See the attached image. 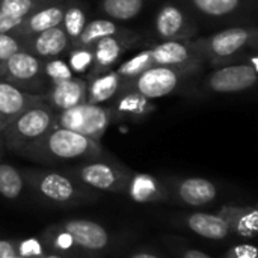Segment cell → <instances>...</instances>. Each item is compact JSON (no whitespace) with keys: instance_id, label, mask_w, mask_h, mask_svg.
I'll return each mask as SVG.
<instances>
[{"instance_id":"obj_1","label":"cell","mask_w":258,"mask_h":258,"mask_svg":"<svg viewBox=\"0 0 258 258\" xmlns=\"http://www.w3.org/2000/svg\"><path fill=\"white\" fill-rule=\"evenodd\" d=\"M21 157L44 165L82 163L104 156L101 142L76 132L53 127L42 138L18 153Z\"/></svg>"},{"instance_id":"obj_2","label":"cell","mask_w":258,"mask_h":258,"mask_svg":"<svg viewBox=\"0 0 258 258\" xmlns=\"http://www.w3.org/2000/svg\"><path fill=\"white\" fill-rule=\"evenodd\" d=\"M255 27H228L203 38H192L194 48L215 68L230 65L249 44L255 45Z\"/></svg>"},{"instance_id":"obj_3","label":"cell","mask_w":258,"mask_h":258,"mask_svg":"<svg viewBox=\"0 0 258 258\" xmlns=\"http://www.w3.org/2000/svg\"><path fill=\"white\" fill-rule=\"evenodd\" d=\"M65 174L86 187L110 194H124L133 171H130L127 166L116 162L115 159L101 156L70 166Z\"/></svg>"},{"instance_id":"obj_4","label":"cell","mask_w":258,"mask_h":258,"mask_svg":"<svg viewBox=\"0 0 258 258\" xmlns=\"http://www.w3.org/2000/svg\"><path fill=\"white\" fill-rule=\"evenodd\" d=\"M56 116L57 113L53 112L45 103L27 109L3 128L0 133L3 145L18 154L27 145L33 144L56 127Z\"/></svg>"},{"instance_id":"obj_5","label":"cell","mask_w":258,"mask_h":258,"mask_svg":"<svg viewBox=\"0 0 258 258\" xmlns=\"http://www.w3.org/2000/svg\"><path fill=\"white\" fill-rule=\"evenodd\" d=\"M23 177L42 198L53 204L68 206L94 198L89 187L83 186L65 172L24 171Z\"/></svg>"},{"instance_id":"obj_6","label":"cell","mask_w":258,"mask_h":258,"mask_svg":"<svg viewBox=\"0 0 258 258\" xmlns=\"http://www.w3.org/2000/svg\"><path fill=\"white\" fill-rule=\"evenodd\" d=\"M112 119L113 112L110 107L103 104L82 103L59 112L56 116V127L67 128L101 142V138L107 132Z\"/></svg>"},{"instance_id":"obj_7","label":"cell","mask_w":258,"mask_h":258,"mask_svg":"<svg viewBox=\"0 0 258 258\" xmlns=\"http://www.w3.org/2000/svg\"><path fill=\"white\" fill-rule=\"evenodd\" d=\"M195 71L180 67H159L154 65L132 80L122 82L119 91H133L147 100H157L172 94L183 79Z\"/></svg>"},{"instance_id":"obj_8","label":"cell","mask_w":258,"mask_h":258,"mask_svg":"<svg viewBox=\"0 0 258 258\" xmlns=\"http://www.w3.org/2000/svg\"><path fill=\"white\" fill-rule=\"evenodd\" d=\"M3 80L12 83L14 86L26 92L41 97L50 86L48 80L44 76L42 59L23 48L8 59Z\"/></svg>"},{"instance_id":"obj_9","label":"cell","mask_w":258,"mask_h":258,"mask_svg":"<svg viewBox=\"0 0 258 258\" xmlns=\"http://www.w3.org/2000/svg\"><path fill=\"white\" fill-rule=\"evenodd\" d=\"M258 70L246 63L218 67L206 77V88L215 94L243 92L257 85Z\"/></svg>"},{"instance_id":"obj_10","label":"cell","mask_w":258,"mask_h":258,"mask_svg":"<svg viewBox=\"0 0 258 258\" xmlns=\"http://www.w3.org/2000/svg\"><path fill=\"white\" fill-rule=\"evenodd\" d=\"M138 35L130 32V30H122L118 35H110L104 36L100 41H97L92 45V53H94V62L86 74L88 79L98 76L107 70H112L121 56L132 48V45L138 41Z\"/></svg>"},{"instance_id":"obj_11","label":"cell","mask_w":258,"mask_h":258,"mask_svg":"<svg viewBox=\"0 0 258 258\" xmlns=\"http://www.w3.org/2000/svg\"><path fill=\"white\" fill-rule=\"evenodd\" d=\"M153 65L159 67H180L192 71H198L203 63V57L194 48L189 41H160L150 47Z\"/></svg>"},{"instance_id":"obj_12","label":"cell","mask_w":258,"mask_h":258,"mask_svg":"<svg viewBox=\"0 0 258 258\" xmlns=\"http://www.w3.org/2000/svg\"><path fill=\"white\" fill-rule=\"evenodd\" d=\"M154 30L162 41H189L197 33L195 24L174 3H165L159 8L154 18Z\"/></svg>"},{"instance_id":"obj_13","label":"cell","mask_w":258,"mask_h":258,"mask_svg":"<svg viewBox=\"0 0 258 258\" xmlns=\"http://www.w3.org/2000/svg\"><path fill=\"white\" fill-rule=\"evenodd\" d=\"M57 227L65 231L74 243L86 252H101L109 246L110 236L106 228L94 221L88 219H68Z\"/></svg>"},{"instance_id":"obj_14","label":"cell","mask_w":258,"mask_h":258,"mask_svg":"<svg viewBox=\"0 0 258 258\" xmlns=\"http://www.w3.org/2000/svg\"><path fill=\"white\" fill-rule=\"evenodd\" d=\"M44 104L41 95L26 92L12 83L0 79V125L2 132L9 125L18 115L26 112L30 107Z\"/></svg>"},{"instance_id":"obj_15","label":"cell","mask_w":258,"mask_h":258,"mask_svg":"<svg viewBox=\"0 0 258 258\" xmlns=\"http://www.w3.org/2000/svg\"><path fill=\"white\" fill-rule=\"evenodd\" d=\"M23 50L41 57V59H50V57H60L67 54V51L71 48V42L62 29V26H56L51 29H47L44 32L20 38Z\"/></svg>"},{"instance_id":"obj_16","label":"cell","mask_w":258,"mask_h":258,"mask_svg":"<svg viewBox=\"0 0 258 258\" xmlns=\"http://www.w3.org/2000/svg\"><path fill=\"white\" fill-rule=\"evenodd\" d=\"M42 100L56 113L86 103V80L74 76L68 80L51 83Z\"/></svg>"},{"instance_id":"obj_17","label":"cell","mask_w":258,"mask_h":258,"mask_svg":"<svg viewBox=\"0 0 258 258\" xmlns=\"http://www.w3.org/2000/svg\"><path fill=\"white\" fill-rule=\"evenodd\" d=\"M171 192L175 195V198H178L181 204L190 207H203L216 201L218 198L216 184L210 180L198 178V177L178 180L172 186V189H169V194Z\"/></svg>"},{"instance_id":"obj_18","label":"cell","mask_w":258,"mask_h":258,"mask_svg":"<svg viewBox=\"0 0 258 258\" xmlns=\"http://www.w3.org/2000/svg\"><path fill=\"white\" fill-rule=\"evenodd\" d=\"M136 203H165L171 194L166 184L150 174L133 172L128 178L125 192Z\"/></svg>"},{"instance_id":"obj_19","label":"cell","mask_w":258,"mask_h":258,"mask_svg":"<svg viewBox=\"0 0 258 258\" xmlns=\"http://www.w3.org/2000/svg\"><path fill=\"white\" fill-rule=\"evenodd\" d=\"M63 11H65L63 5H42L23 18L20 27L15 30L14 35H17L18 38H24L60 26L63 18Z\"/></svg>"},{"instance_id":"obj_20","label":"cell","mask_w":258,"mask_h":258,"mask_svg":"<svg viewBox=\"0 0 258 258\" xmlns=\"http://www.w3.org/2000/svg\"><path fill=\"white\" fill-rule=\"evenodd\" d=\"M186 227L195 233L197 236H201L204 239L210 240H224L231 234V228L227 219H224L219 213H192L186 219Z\"/></svg>"},{"instance_id":"obj_21","label":"cell","mask_w":258,"mask_h":258,"mask_svg":"<svg viewBox=\"0 0 258 258\" xmlns=\"http://www.w3.org/2000/svg\"><path fill=\"white\" fill-rule=\"evenodd\" d=\"M85 80H86V103L91 104H103L104 101L116 97L122 85L121 77L113 68Z\"/></svg>"},{"instance_id":"obj_22","label":"cell","mask_w":258,"mask_h":258,"mask_svg":"<svg viewBox=\"0 0 258 258\" xmlns=\"http://www.w3.org/2000/svg\"><path fill=\"white\" fill-rule=\"evenodd\" d=\"M219 215L228 221L231 233L243 239H254L258 230V210L255 207L225 206Z\"/></svg>"},{"instance_id":"obj_23","label":"cell","mask_w":258,"mask_h":258,"mask_svg":"<svg viewBox=\"0 0 258 258\" xmlns=\"http://www.w3.org/2000/svg\"><path fill=\"white\" fill-rule=\"evenodd\" d=\"M42 245L50 248L51 252H56L65 258H86V255L89 254L82 248H79L74 243V240L57 225L45 230L42 237Z\"/></svg>"},{"instance_id":"obj_24","label":"cell","mask_w":258,"mask_h":258,"mask_svg":"<svg viewBox=\"0 0 258 258\" xmlns=\"http://www.w3.org/2000/svg\"><path fill=\"white\" fill-rule=\"evenodd\" d=\"M124 29H121L118 26L116 21L109 20V18H95L86 23L83 32L80 33L79 39L76 41V44L73 47H86V48H92V45L100 41L104 36H110V35H118L121 33Z\"/></svg>"},{"instance_id":"obj_25","label":"cell","mask_w":258,"mask_h":258,"mask_svg":"<svg viewBox=\"0 0 258 258\" xmlns=\"http://www.w3.org/2000/svg\"><path fill=\"white\" fill-rule=\"evenodd\" d=\"M145 6V0H101L100 11L113 21H128L136 18Z\"/></svg>"},{"instance_id":"obj_26","label":"cell","mask_w":258,"mask_h":258,"mask_svg":"<svg viewBox=\"0 0 258 258\" xmlns=\"http://www.w3.org/2000/svg\"><path fill=\"white\" fill-rule=\"evenodd\" d=\"M194 9L207 18H227L239 12L243 0H189Z\"/></svg>"},{"instance_id":"obj_27","label":"cell","mask_w":258,"mask_h":258,"mask_svg":"<svg viewBox=\"0 0 258 258\" xmlns=\"http://www.w3.org/2000/svg\"><path fill=\"white\" fill-rule=\"evenodd\" d=\"M24 177L20 169L9 163H0V197L17 200L24 190Z\"/></svg>"},{"instance_id":"obj_28","label":"cell","mask_w":258,"mask_h":258,"mask_svg":"<svg viewBox=\"0 0 258 258\" xmlns=\"http://www.w3.org/2000/svg\"><path fill=\"white\" fill-rule=\"evenodd\" d=\"M116 101H115V110L121 115H132L135 118L144 115L148 112V103L150 100L144 98L142 95L133 92V91H119L116 94Z\"/></svg>"},{"instance_id":"obj_29","label":"cell","mask_w":258,"mask_h":258,"mask_svg":"<svg viewBox=\"0 0 258 258\" xmlns=\"http://www.w3.org/2000/svg\"><path fill=\"white\" fill-rule=\"evenodd\" d=\"M86 23H88V20H86V14H85L83 8H80L79 5L65 6L63 18H62L60 26L65 30V33H67V36H68V39L71 42V47L79 39V36L83 32Z\"/></svg>"},{"instance_id":"obj_30","label":"cell","mask_w":258,"mask_h":258,"mask_svg":"<svg viewBox=\"0 0 258 258\" xmlns=\"http://www.w3.org/2000/svg\"><path fill=\"white\" fill-rule=\"evenodd\" d=\"M154 67L153 65V59H151V53L150 48H144L139 53H136L133 57L124 60L115 71L118 73V76L121 77L122 82L132 80L136 76H139L141 73H144L145 70Z\"/></svg>"},{"instance_id":"obj_31","label":"cell","mask_w":258,"mask_h":258,"mask_svg":"<svg viewBox=\"0 0 258 258\" xmlns=\"http://www.w3.org/2000/svg\"><path fill=\"white\" fill-rule=\"evenodd\" d=\"M67 62L68 67L71 70V73L74 76H80V74H88L92 62H94V53L92 48H86V47H71L67 51Z\"/></svg>"},{"instance_id":"obj_32","label":"cell","mask_w":258,"mask_h":258,"mask_svg":"<svg viewBox=\"0 0 258 258\" xmlns=\"http://www.w3.org/2000/svg\"><path fill=\"white\" fill-rule=\"evenodd\" d=\"M42 68H44V76L48 80V83H56L62 80H68L74 77L71 73L68 62L65 57H50V59H42Z\"/></svg>"},{"instance_id":"obj_33","label":"cell","mask_w":258,"mask_h":258,"mask_svg":"<svg viewBox=\"0 0 258 258\" xmlns=\"http://www.w3.org/2000/svg\"><path fill=\"white\" fill-rule=\"evenodd\" d=\"M45 3L47 0H2L0 11L15 18H24Z\"/></svg>"},{"instance_id":"obj_34","label":"cell","mask_w":258,"mask_h":258,"mask_svg":"<svg viewBox=\"0 0 258 258\" xmlns=\"http://www.w3.org/2000/svg\"><path fill=\"white\" fill-rule=\"evenodd\" d=\"M21 39L14 33H0V79L5 76V67L8 59L21 50Z\"/></svg>"},{"instance_id":"obj_35","label":"cell","mask_w":258,"mask_h":258,"mask_svg":"<svg viewBox=\"0 0 258 258\" xmlns=\"http://www.w3.org/2000/svg\"><path fill=\"white\" fill-rule=\"evenodd\" d=\"M222 258H258L257 248L254 245H237L227 251Z\"/></svg>"},{"instance_id":"obj_36","label":"cell","mask_w":258,"mask_h":258,"mask_svg":"<svg viewBox=\"0 0 258 258\" xmlns=\"http://www.w3.org/2000/svg\"><path fill=\"white\" fill-rule=\"evenodd\" d=\"M0 258H30L23 255L18 248L15 240H3L0 239Z\"/></svg>"},{"instance_id":"obj_37","label":"cell","mask_w":258,"mask_h":258,"mask_svg":"<svg viewBox=\"0 0 258 258\" xmlns=\"http://www.w3.org/2000/svg\"><path fill=\"white\" fill-rule=\"evenodd\" d=\"M21 21L23 18H15L0 11V33H15Z\"/></svg>"},{"instance_id":"obj_38","label":"cell","mask_w":258,"mask_h":258,"mask_svg":"<svg viewBox=\"0 0 258 258\" xmlns=\"http://www.w3.org/2000/svg\"><path fill=\"white\" fill-rule=\"evenodd\" d=\"M181 258H213L210 255H207L206 252L203 251H198V249H186L181 252Z\"/></svg>"},{"instance_id":"obj_39","label":"cell","mask_w":258,"mask_h":258,"mask_svg":"<svg viewBox=\"0 0 258 258\" xmlns=\"http://www.w3.org/2000/svg\"><path fill=\"white\" fill-rule=\"evenodd\" d=\"M128 258H160L159 255L153 254V252H147V251H142V252H136L133 255H130Z\"/></svg>"},{"instance_id":"obj_40","label":"cell","mask_w":258,"mask_h":258,"mask_svg":"<svg viewBox=\"0 0 258 258\" xmlns=\"http://www.w3.org/2000/svg\"><path fill=\"white\" fill-rule=\"evenodd\" d=\"M42 258H65V257H62V255H59V254H56V252H44Z\"/></svg>"},{"instance_id":"obj_41","label":"cell","mask_w":258,"mask_h":258,"mask_svg":"<svg viewBox=\"0 0 258 258\" xmlns=\"http://www.w3.org/2000/svg\"><path fill=\"white\" fill-rule=\"evenodd\" d=\"M2 148H3V141H2V136H0V153H2Z\"/></svg>"},{"instance_id":"obj_42","label":"cell","mask_w":258,"mask_h":258,"mask_svg":"<svg viewBox=\"0 0 258 258\" xmlns=\"http://www.w3.org/2000/svg\"><path fill=\"white\" fill-rule=\"evenodd\" d=\"M0 133H2V125H0Z\"/></svg>"},{"instance_id":"obj_43","label":"cell","mask_w":258,"mask_h":258,"mask_svg":"<svg viewBox=\"0 0 258 258\" xmlns=\"http://www.w3.org/2000/svg\"><path fill=\"white\" fill-rule=\"evenodd\" d=\"M0 2H2V0H0Z\"/></svg>"}]
</instances>
